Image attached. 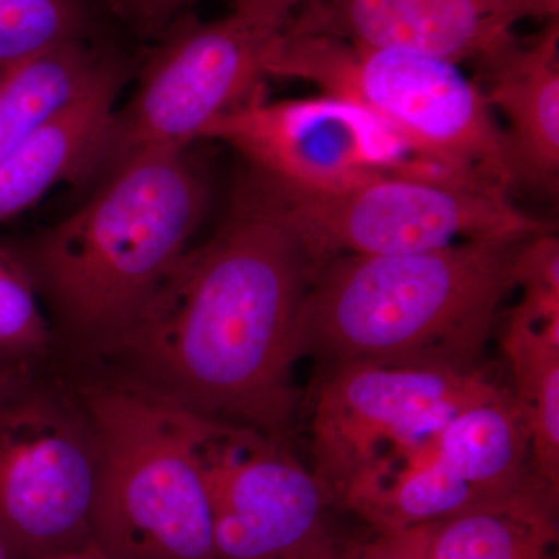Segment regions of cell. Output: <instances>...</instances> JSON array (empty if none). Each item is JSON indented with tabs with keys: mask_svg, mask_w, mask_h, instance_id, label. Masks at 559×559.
I'll return each instance as SVG.
<instances>
[{
	"mask_svg": "<svg viewBox=\"0 0 559 559\" xmlns=\"http://www.w3.org/2000/svg\"><path fill=\"white\" fill-rule=\"evenodd\" d=\"M319 264L240 190L230 219L180 257L156 296L102 356L117 377L210 421L288 439L299 320Z\"/></svg>",
	"mask_w": 559,
	"mask_h": 559,
	"instance_id": "6da1fadb",
	"label": "cell"
},
{
	"mask_svg": "<svg viewBox=\"0 0 559 559\" xmlns=\"http://www.w3.org/2000/svg\"><path fill=\"white\" fill-rule=\"evenodd\" d=\"M525 241L326 260L301 307L299 358L477 370Z\"/></svg>",
	"mask_w": 559,
	"mask_h": 559,
	"instance_id": "7a4b0ae2",
	"label": "cell"
},
{
	"mask_svg": "<svg viewBox=\"0 0 559 559\" xmlns=\"http://www.w3.org/2000/svg\"><path fill=\"white\" fill-rule=\"evenodd\" d=\"M205 200L187 148L139 151L17 255L76 353L102 358L134 325L189 250Z\"/></svg>",
	"mask_w": 559,
	"mask_h": 559,
	"instance_id": "3957f363",
	"label": "cell"
},
{
	"mask_svg": "<svg viewBox=\"0 0 559 559\" xmlns=\"http://www.w3.org/2000/svg\"><path fill=\"white\" fill-rule=\"evenodd\" d=\"M75 392L97 444L92 539L114 559H218L190 412L117 374Z\"/></svg>",
	"mask_w": 559,
	"mask_h": 559,
	"instance_id": "277c9868",
	"label": "cell"
},
{
	"mask_svg": "<svg viewBox=\"0 0 559 559\" xmlns=\"http://www.w3.org/2000/svg\"><path fill=\"white\" fill-rule=\"evenodd\" d=\"M266 76L308 81L388 127L421 159L509 194L516 186L506 134L484 92L454 62L283 28Z\"/></svg>",
	"mask_w": 559,
	"mask_h": 559,
	"instance_id": "5b68a950",
	"label": "cell"
},
{
	"mask_svg": "<svg viewBox=\"0 0 559 559\" xmlns=\"http://www.w3.org/2000/svg\"><path fill=\"white\" fill-rule=\"evenodd\" d=\"M242 193L322 264L342 255H401L469 240L524 241L551 231L509 194L465 182L380 175L337 190H307L252 171Z\"/></svg>",
	"mask_w": 559,
	"mask_h": 559,
	"instance_id": "8992f818",
	"label": "cell"
},
{
	"mask_svg": "<svg viewBox=\"0 0 559 559\" xmlns=\"http://www.w3.org/2000/svg\"><path fill=\"white\" fill-rule=\"evenodd\" d=\"M323 369L312 401V474L330 503L344 509L460 411L506 390L477 370L377 362Z\"/></svg>",
	"mask_w": 559,
	"mask_h": 559,
	"instance_id": "52a82bcc",
	"label": "cell"
},
{
	"mask_svg": "<svg viewBox=\"0 0 559 559\" xmlns=\"http://www.w3.org/2000/svg\"><path fill=\"white\" fill-rule=\"evenodd\" d=\"M97 444L75 390L33 380L0 390V539L14 559L91 539Z\"/></svg>",
	"mask_w": 559,
	"mask_h": 559,
	"instance_id": "ba28073f",
	"label": "cell"
},
{
	"mask_svg": "<svg viewBox=\"0 0 559 559\" xmlns=\"http://www.w3.org/2000/svg\"><path fill=\"white\" fill-rule=\"evenodd\" d=\"M280 32L234 11L183 21L162 40L127 108L114 112L100 162L109 167L143 150L187 148L221 114L260 90Z\"/></svg>",
	"mask_w": 559,
	"mask_h": 559,
	"instance_id": "9c48e42d",
	"label": "cell"
},
{
	"mask_svg": "<svg viewBox=\"0 0 559 559\" xmlns=\"http://www.w3.org/2000/svg\"><path fill=\"white\" fill-rule=\"evenodd\" d=\"M238 151L252 171L285 186L337 190L374 176L452 180L352 103L320 95L267 102L263 86L202 132Z\"/></svg>",
	"mask_w": 559,
	"mask_h": 559,
	"instance_id": "30bf717a",
	"label": "cell"
},
{
	"mask_svg": "<svg viewBox=\"0 0 559 559\" xmlns=\"http://www.w3.org/2000/svg\"><path fill=\"white\" fill-rule=\"evenodd\" d=\"M218 559H297L330 535L331 506L285 443L191 414Z\"/></svg>",
	"mask_w": 559,
	"mask_h": 559,
	"instance_id": "8fae6325",
	"label": "cell"
},
{
	"mask_svg": "<svg viewBox=\"0 0 559 559\" xmlns=\"http://www.w3.org/2000/svg\"><path fill=\"white\" fill-rule=\"evenodd\" d=\"M540 17L536 0H312L285 31L319 33L415 51L459 64L481 61L513 40V27Z\"/></svg>",
	"mask_w": 559,
	"mask_h": 559,
	"instance_id": "7c38bea8",
	"label": "cell"
},
{
	"mask_svg": "<svg viewBox=\"0 0 559 559\" xmlns=\"http://www.w3.org/2000/svg\"><path fill=\"white\" fill-rule=\"evenodd\" d=\"M489 108L507 120L516 183L557 191L559 179V22L547 21L528 46L511 40L480 61Z\"/></svg>",
	"mask_w": 559,
	"mask_h": 559,
	"instance_id": "4fadbf2b",
	"label": "cell"
},
{
	"mask_svg": "<svg viewBox=\"0 0 559 559\" xmlns=\"http://www.w3.org/2000/svg\"><path fill=\"white\" fill-rule=\"evenodd\" d=\"M119 90L120 72L110 61L79 97L0 162V223L32 207L62 180L98 165Z\"/></svg>",
	"mask_w": 559,
	"mask_h": 559,
	"instance_id": "5bb4252c",
	"label": "cell"
},
{
	"mask_svg": "<svg viewBox=\"0 0 559 559\" xmlns=\"http://www.w3.org/2000/svg\"><path fill=\"white\" fill-rule=\"evenodd\" d=\"M430 452L485 507L540 496L533 476L527 418L511 390L465 407L430 441Z\"/></svg>",
	"mask_w": 559,
	"mask_h": 559,
	"instance_id": "9a60e30c",
	"label": "cell"
},
{
	"mask_svg": "<svg viewBox=\"0 0 559 559\" xmlns=\"http://www.w3.org/2000/svg\"><path fill=\"white\" fill-rule=\"evenodd\" d=\"M557 510L533 496L411 530L425 559H558Z\"/></svg>",
	"mask_w": 559,
	"mask_h": 559,
	"instance_id": "2e32d148",
	"label": "cell"
},
{
	"mask_svg": "<svg viewBox=\"0 0 559 559\" xmlns=\"http://www.w3.org/2000/svg\"><path fill=\"white\" fill-rule=\"evenodd\" d=\"M514 396L527 418L533 476L551 499L559 495V325L516 307L503 336Z\"/></svg>",
	"mask_w": 559,
	"mask_h": 559,
	"instance_id": "e0dca14e",
	"label": "cell"
},
{
	"mask_svg": "<svg viewBox=\"0 0 559 559\" xmlns=\"http://www.w3.org/2000/svg\"><path fill=\"white\" fill-rule=\"evenodd\" d=\"M87 39L70 40L3 70L0 84V162L64 108L109 64Z\"/></svg>",
	"mask_w": 559,
	"mask_h": 559,
	"instance_id": "ac0fdd59",
	"label": "cell"
},
{
	"mask_svg": "<svg viewBox=\"0 0 559 559\" xmlns=\"http://www.w3.org/2000/svg\"><path fill=\"white\" fill-rule=\"evenodd\" d=\"M90 21L86 0H0V70L86 39Z\"/></svg>",
	"mask_w": 559,
	"mask_h": 559,
	"instance_id": "d6986e66",
	"label": "cell"
},
{
	"mask_svg": "<svg viewBox=\"0 0 559 559\" xmlns=\"http://www.w3.org/2000/svg\"><path fill=\"white\" fill-rule=\"evenodd\" d=\"M53 342L31 275L20 257L0 245V360L32 366Z\"/></svg>",
	"mask_w": 559,
	"mask_h": 559,
	"instance_id": "ffe728a7",
	"label": "cell"
},
{
	"mask_svg": "<svg viewBox=\"0 0 559 559\" xmlns=\"http://www.w3.org/2000/svg\"><path fill=\"white\" fill-rule=\"evenodd\" d=\"M348 559H425L412 530L381 532L345 546Z\"/></svg>",
	"mask_w": 559,
	"mask_h": 559,
	"instance_id": "44dd1931",
	"label": "cell"
},
{
	"mask_svg": "<svg viewBox=\"0 0 559 559\" xmlns=\"http://www.w3.org/2000/svg\"><path fill=\"white\" fill-rule=\"evenodd\" d=\"M234 2L235 11L241 16L271 31L282 32L294 13L312 0H234Z\"/></svg>",
	"mask_w": 559,
	"mask_h": 559,
	"instance_id": "7402d4cb",
	"label": "cell"
},
{
	"mask_svg": "<svg viewBox=\"0 0 559 559\" xmlns=\"http://www.w3.org/2000/svg\"><path fill=\"white\" fill-rule=\"evenodd\" d=\"M191 0H116L114 11L145 31H154L165 24L176 11Z\"/></svg>",
	"mask_w": 559,
	"mask_h": 559,
	"instance_id": "603a6c76",
	"label": "cell"
},
{
	"mask_svg": "<svg viewBox=\"0 0 559 559\" xmlns=\"http://www.w3.org/2000/svg\"><path fill=\"white\" fill-rule=\"evenodd\" d=\"M33 559H114L109 554L95 543L94 539L84 540V543L76 544V546L68 547L51 551V554L43 555V557Z\"/></svg>",
	"mask_w": 559,
	"mask_h": 559,
	"instance_id": "cb8c5ba5",
	"label": "cell"
},
{
	"mask_svg": "<svg viewBox=\"0 0 559 559\" xmlns=\"http://www.w3.org/2000/svg\"><path fill=\"white\" fill-rule=\"evenodd\" d=\"M297 559H348L347 550L342 544H337L336 540L331 538V535L325 536L320 543L311 547L307 554L301 555Z\"/></svg>",
	"mask_w": 559,
	"mask_h": 559,
	"instance_id": "d4e9b609",
	"label": "cell"
},
{
	"mask_svg": "<svg viewBox=\"0 0 559 559\" xmlns=\"http://www.w3.org/2000/svg\"><path fill=\"white\" fill-rule=\"evenodd\" d=\"M32 370V366H22V364L3 362L0 360V390L9 388L11 382L21 378L22 374Z\"/></svg>",
	"mask_w": 559,
	"mask_h": 559,
	"instance_id": "484cf974",
	"label": "cell"
},
{
	"mask_svg": "<svg viewBox=\"0 0 559 559\" xmlns=\"http://www.w3.org/2000/svg\"><path fill=\"white\" fill-rule=\"evenodd\" d=\"M540 20H558L559 0H536Z\"/></svg>",
	"mask_w": 559,
	"mask_h": 559,
	"instance_id": "4316f807",
	"label": "cell"
},
{
	"mask_svg": "<svg viewBox=\"0 0 559 559\" xmlns=\"http://www.w3.org/2000/svg\"><path fill=\"white\" fill-rule=\"evenodd\" d=\"M0 559H14L13 554H11L7 544L0 539Z\"/></svg>",
	"mask_w": 559,
	"mask_h": 559,
	"instance_id": "83f0119b",
	"label": "cell"
},
{
	"mask_svg": "<svg viewBox=\"0 0 559 559\" xmlns=\"http://www.w3.org/2000/svg\"><path fill=\"white\" fill-rule=\"evenodd\" d=\"M108 3L110 5V9H114V5H116V0H108Z\"/></svg>",
	"mask_w": 559,
	"mask_h": 559,
	"instance_id": "f1b7e54d",
	"label": "cell"
},
{
	"mask_svg": "<svg viewBox=\"0 0 559 559\" xmlns=\"http://www.w3.org/2000/svg\"><path fill=\"white\" fill-rule=\"evenodd\" d=\"M3 70H0V84H2Z\"/></svg>",
	"mask_w": 559,
	"mask_h": 559,
	"instance_id": "f546056e",
	"label": "cell"
}]
</instances>
